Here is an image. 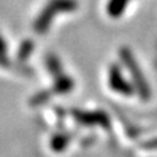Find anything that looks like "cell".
<instances>
[{
  "label": "cell",
  "mask_w": 157,
  "mask_h": 157,
  "mask_svg": "<svg viewBox=\"0 0 157 157\" xmlns=\"http://www.w3.org/2000/svg\"><path fill=\"white\" fill-rule=\"evenodd\" d=\"M110 82L113 88H115L117 90H126V92H130L128 86L126 84H123V80L121 77V73H119V70L117 67H113L111 71H110Z\"/></svg>",
  "instance_id": "3957f363"
},
{
  "label": "cell",
  "mask_w": 157,
  "mask_h": 157,
  "mask_svg": "<svg viewBox=\"0 0 157 157\" xmlns=\"http://www.w3.org/2000/svg\"><path fill=\"white\" fill-rule=\"evenodd\" d=\"M127 4H128V0H110L107 4V13L111 17H119L124 12Z\"/></svg>",
  "instance_id": "7a4b0ae2"
},
{
  "label": "cell",
  "mask_w": 157,
  "mask_h": 157,
  "mask_svg": "<svg viewBox=\"0 0 157 157\" xmlns=\"http://www.w3.org/2000/svg\"><path fill=\"white\" fill-rule=\"evenodd\" d=\"M76 8H77L76 0H51L46 6V8L43 9V12L38 16L36 24H34L37 33L39 34L46 33L47 28L50 26L51 18L55 17L58 13L72 12Z\"/></svg>",
  "instance_id": "6da1fadb"
}]
</instances>
